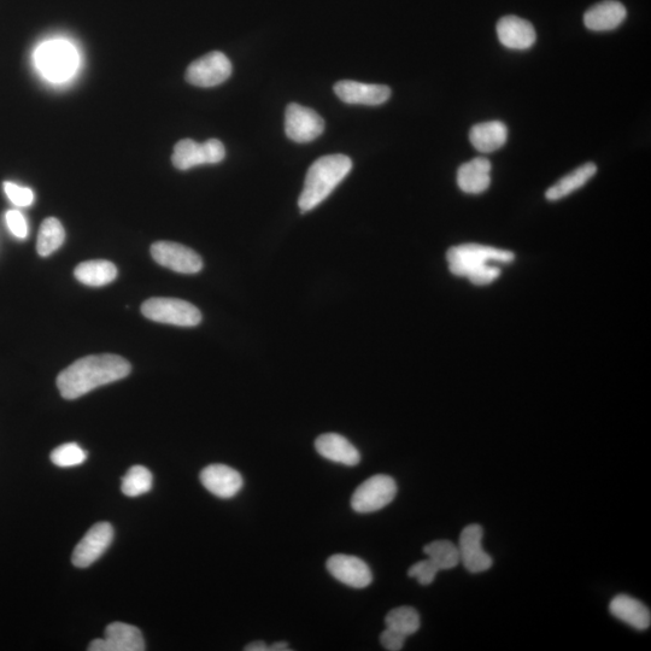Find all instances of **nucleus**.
<instances>
[{
	"mask_svg": "<svg viewBox=\"0 0 651 651\" xmlns=\"http://www.w3.org/2000/svg\"><path fill=\"white\" fill-rule=\"evenodd\" d=\"M131 363L121 356L104 354L82 357L64 369L57 387L66 400H76L89 392L128 377Z\"/></svg>",
	"mask_w": 651,
	"mask_h": 651,
	"instance_id": "f257e3e1",
	"label": "nucleus"
},
{
	"mask_svg": "<svg viewBox=\"0 0 651 651\" xmlns=\"http://www.w3.org/2000/svg\"><path fill=\"white\" fill-rule=\"evenodd\" d=\"M515 260L512 251L488 245L462 244L447 252L450 272L466 278L475 286H488L500 278V265H510Z\"/></svg>",
	"mask_w": 651,
	"mask_h": 651,
	"instance_id": "f03ea898",
	"label": "nucleus"
},
{
	"mask_svg": "<svg viewBox=\"0 0 651 651\" xmlns=\"http://www.w3.org/2000/svg\"><path fill=\"white\" fill-rule=\"evenodd\" d=\"M353 169V161L345 155L324 156L309 168L303 191L299 196V209L302 213L319 207L336 187L348 177Z\"/></svg>",
	"mask_w": 651,
	"mask_h": 651,
	"instance_id": "7ed1b4c3",
	"label": "nucleus"
},
{
	"mask_svg": "<svg viewBox=\"0 0 651 651\" xmlns=\"http://www.w3.org/2000/svg\"><path fill=\"white\" fill-rule=\"evenodd\" d=\"M34 61L46 79L63 82L74 75L79 66V55L68 41L51 40L39 46Z\"/></svg>",
	"mask_w": 651,
	"mask_h": 651,
	"instance_id": "20e7f679",
	"label": "nucleus"
},
{
	"mask_svg": "<svg viewBox=\"0 0 651 651\" xmlns=\"http://www.w3.org/2000/svg\"><path fill=\"white\" fill-rule=\"evenodd\" d=\"M142 313L152 321L179 327H195L202 322L197 307L177 298H150L143 304Z\"/></svg>",
	"mask_w": 651,
	"mask_h": 651,
	"instance_id": "39448f33",
	"label": "nucleus"
},
{
	"mask_svg": "<svg viewBox=\"0 0 651 651\" xmlns=\"http://www.w3.org/2000/svg\"><path fill=\"white\" fill-rule=\"evenodd\" d=\"M397 495V484L394 478L385 474H377L363 482L351 497V508L356 513L368 514L378 512L389 506Z\"/></svg>",
	"mask_w": 651,
	"mask_h": 651,
	"instance_id": "423d86ee",
	"label": "nucleus"
},
{
	"mask_svg": "<svg viewBox=\"0 0 651 651\" xmlns=\"http://www.w3.org/2000/svg\"><path fill=\"white\" fill-rule=\"evenodd\" d=\"M226 149L217 139H210L203 144L195 140L184 139L175 145L172 161L179 170H189L202 164H216L224 161Z\"/></svg>",
	"mask_w": 651,
	"mask_h": 651,
	"instance_id": "0eeeda50",
	"label": "nucleus"
},
{
	"mask_svg": "<svg viewBox=\"0 0 651 651\" xmlns=\"http://www.w3.org/2000/svg\"><path fill=\"white\" fill-rule=\"evenodd\" d=\"M232 63L222 52H210L192 62L186 70V80L197 87H214L230 78Z\"/></svg>",
	"mask_w": 651,
	"mask_h": 651,
	"instance_id": "6e6552de",
	"label": "nucleus"
},
{
	"mask_svg": "<svg viewBox=\"0 0 651 651\" xmlns=\"http://www.w3.org/2000/svg\"><path fill=\"white\" fill-rule=\"evenodd\" d=\"M325 131V121L313 109L291 103L285 113V133L293 142L310 143Z\"/></svg>",
	"mask_w": 651,
	"mask_h": 651,
	"instance_id": "1a4fd4ad",
	"label": "nucleus"
},
{
	"mask_svg": "<svg viewBox=\"0 0 651 651\" xmlns=\"http://www.w3.org/2000/svg\"><path fill=\"white\" fill-rule=\"evenodd\" d=\"M151 255L163 267L181 274H197L203 269L202 257L185 245L157 242L151 246Z\"/></svg>",
	"mask_w": 651,
	"mask_h": 651,
	"instance_id": "9d476101",
	"label": "nucleus"
},
{
	"mask_svg": "<svg viewBox=\"0 0 651 651\" xmlns=\"http://www.w3.org/2000/svg\"><path fill=\"white\" fill-rule=\"evenodd\" d=\"M484 530L477 524L469 525L460 535V562L468 572L477 574L490 570L494 565L492 557L483 549Z\"/></svg>",
	"mask_w": 651,
	"mask_h": 651,
	"instance_id": "9b49d317",
	"label": "nucleus"
},
{
	"mask_svg": "<svg viewBox=\"0 0 651 651\" xmlns=\"http://www.w3.org/2000/svg\"><path fill=\"white\" fill-rule=\"evenodd\" d=\"M326 567L334 579L353 589H365L373 582L371 568L356 556L333 555L327 560Z\"/></svg>",
	"mask_w": 651,
	"mask_h": 651,
	"instance_id": "f8f14e48",
	"label": "nucleus"
},
{
	"mask_svg": "<svg viewBox=\"0 0 651 651\" xmlns=\"http://www.w3.org/2000/svg\"><path fill=\"white\" fill-rule=\"evenodd\" d=\"M114 539V529L109 523H98L76 545L72 556L75 567L87 568L108 550Z\"/></svg>",
	"mask_w": 651,
	"mask_h": 651,
	"instance_id": "ddd939ff",
	"label": "nucleus"
},
{
	"mask_svg": "<svg viewBox=\"0 0 651 651\" xmlns=\"http://www.w3.org/2000/svg\"><path fill=\"white\" fill-rule=\"evenodd\" d=\"M87 650L144 651L145 641L138 627L125 623H114L105 630V637L92 641Z\"/></svg>",
	"mask_w": 651,
	"mask_h": 651,
	"instance_id": "4468645a",
	"label": "nucleus"
},
{
	"mask_svg": "<svg viewBox=\"0 0 651 651\" xmlns=\"http://www.w3.org/2000/svg\"><path fill=\"white\" fill-rule=\"evenodd\" d=\"M199 478L210 494L222 498V500H230L237 496L244 485L242 474L225 465L205 467Z\"/></svg>",
	"mask_w": 651,
	"mask_h": 651,
	"instance_id": "2eb2a0df",
	"label": "nucleus"
},
{
	"mask_svg": "<svg viewBox=\"0 0 651 651\" xmlns=\"http://www.w3.org/2000/svg\"><path fill=\"white\" fill-rule=\"evenodd\" d=\"M334 92L346 104L381 105L389 101L391 89L385 85L363 84L359 81L343 80L334 85Z\"/></svg>",
	"mask_w": 651,
	"mask_h": 651,
	"instance_id": "dca6fc26",
	"label": "nucleus"
},
{
	"mask_svg": "<svg viewBox=\"0 0 651 651\" xmlns=\"http://www.w3.org/2000/svg\"><path fill=\"white\" fill-rule=\"evenodd\" d=\"M497 35L503 46L512 50H527L536 43L535 28L518 16H504L497 23Z\"/></svg>",
	"mask_w": 651,
	"mask_h": 651,
	"instance_id": "f3484780",
	"label": "nucleus"
},
{
	"mask_svg": "<svg viewBox=\"0 0 651 651\" xmlns=\"http://www.w3.org/2000/svg\"><path fill=\"white\" fill-rule=\"evenodd\" d=\"M315 449L328 461L354 467L361 461L360 451L355 445L338 433H325L316 439Z\"/></svg>",
	"mask_w": 651,
	"mask_h": 651,
	"instance_id": "a211bd4d",
	"label": "nucleus"
},
{
	"mask_svg": "<svg viewBox=\"0 0 651 651\" xmlns=\"http://www.w3.org/2000/svg\"><path fill=\"white\" fill-rule=\"evenodd\" d=\"M491 184V163L486 158H474L457 170V185L468 195H480Z\"/></svg>",
	"mask_w": 651,
	"mask_h": 651,
	"instance_id": "6ab92c4d",
	"label": "nucleus"
},
{
	"mask_svg": "<svg viewBox=\"0 0 651 651\" xmlns=\"http://www.w3.org/2000/svg\"><path fill=\"white\" fill-rule=\"evenodd\" d=\"M626 9L615 0H606L586 11L584 23L586 28L594 32H608L618 28L626 19Z\"/></svg>",
	"mask_w": 651,
	"mask_h": 651,
	"instance_id": "aec40b11",
	"label": "nucleus"
},
{
	"mask_svg": "<svg viewBox=\"0 0 651 651\" xmlns=\"http://www.w3.org/2000/svg\"><path fill=\"white\" fill-rule=\"evenodd\" d=\"M609 611L615 618L624 621L638 631L648 630L651 624L649 608L631 596L619 595L609 604Z\"/></svg>",
	"mask_w": 651,
	"mask_h": 651,
	"instance_id": "412c9836",
	"label": "nucleus"
},
{
	"mask_svg": "<svg viewBox=\"0 0 651 651\" xmlns=\"http://www.w3.org/2000/svg\"><path fill=\"white\" fill-rule=\"evenodd\" d=\"M469 139L475 149L490 154L501 149L507 143L508 129L501 121L478 123L471 129Z\"/></svg>",
	"mask_w": 651,
	"mask_h": 651,
	"instance_id": "4be33fe9",
	"label": "nucleus"
},
{
	"mask_svg": "<svg viewBox=\"0 0 651 651\" xmlns=\"http://www.w3.org/2000/svg\"><path fill=\"white\" fill-rule=\"evenodd\" d=\"M596 173L597 166L595 163H585L583 166L574 169L573 172L565 175V177L557 181L556 184L549 187L548 191L545 192V197H547L550 202L560 201V199L570 196L573 192L582 189L584 185L588 184L589 181L595 177Z\"/></svg>",
	"mask_w": 651,
	"mask_h": 651,
	"instance_id": "5701e85b",
	"label": "nucleus"
},
{
	"mask_svg": "<svg viewBox=\"0 0 651 651\" xmlns=\"http://www.w3.org/2000/svg\"><path fill=\"white\" fill-rule=\"evenodd\" d=\"M74 275L84 285L101 287L113 283L117 268L105 260L87 261L75 268Z\"/></svg>",
	"mask_w": 651,
	"mask_h": 651,
	"instance_id": "b1692460",
	"label": "nucleus"
},
{
	"mask_svg": "<svg viewBox=\"0 0 651 651\" xmlns=\"http://www.w3.org/2000/svg\"><path fill=\"white\" fill-rule=\"evenodd\" d=\"M66 239V232L60 221L48 217L40 226L37 250L41 257H48L61 248Z\"/></svg>",
	"mask_w": 651,
	"mask_h": 651,
	"instance_id": "393cba45",
	"label": "nucleus"
},
{
	"mask_svg": "<svg viewBox=\"0 0 651 651\" xmlns=\"http://www.w3.org/2000/svg\"><path fill=\"white\" fill-rule=\"evenodd\" d=\"M424 553L439 571L453 570L460 563L459 547L450 541H434L427 544Z\"/></svg>",
	"mask_w": 651,
	"mask_h": 651,
	"instance_id": "a878e982",
	"label": "nucleus"
},
{
	"mask_svg": "<svg viewBox=\"0 0 651 651\" xmlns=\"http://www.w3.org/2000/svg\"><path fill=\"white\" fill-rule=\"evenodd\" d=\"M386 627L401 635L409 637L418 632L421 625L420 615L412 607L392 609L385 618Z\"/></svg>",
	"mask_w": 651,
	"mask_h": 651,
	"instance_id": "bb28decb",
	"label": "nucleus"
},
{
	"mask_svg": "<svg viewBox=\"0 0 651 651\" xmlns=\"http://www.w3.org/2000/svg\"><path fill=\"white\" fill-rule=\"evenodd\" d=\"M152 473L143 466H134L128 469L122 479V492L128 497H138L152 489Z\"/></svg>",
	"mask_w": 651,
	"mask_h": 651,
	"instance_id": "cd10ccee",
	"label": "nucleus"
},
{
	"mask_svg": "<svg viewBox=\"0 0 651 651\" xmlns=\"http://www.w3.org/2000/svg\"><path fill=\"white\" fill-rule=\"evenodd\" d=\"M86 459V451L76 443L63 444L51 453V461L58 467L80 466Z\"/></svg>",
	"mask_w": 651,
	"mask_h": 651,
	"instance_id": "c85d7f7f",
	"label": "nucleus"
},
{
	"mask_svg": "<svg viewBox=\"0 0 651 651\" xmlns=\"http://www.w3.org/2000/svg\"><path fill=\"white\" fill-rule=\"evenodd\" d=\"M438 572L439 568L434 565L430 559H427L416 562L415 565L410 567L408 576L410 578H415L418 580L420 585L427 586L431 585L434 582V579H436Z\"/></svg>",
	"mask_w": 651,
	"mask_h": 651,
	"instance_id": "c756f323",
	"label": "nucleus"
},
{
	"mask_svg": "<svg viewBox=\"0 0 651 651\" xmlns=\"http://www.w3.org/2000/svg\"><path fill=\"white\" fill-rule=\"evenodd\" d=\"M4 191L7 193L10 201L17 205V207H29L34 202V193L31 189H27V187H22L14 183H5Z\"/></svg>",
	"mask_w": 651,
	"mask_h": 651,
	"instance_id": "7c9ffc66",
	"label": "nucleus"
},
{
	"mask_svg": "<svg viewBox=\"0 0 651 651\" xmlns=\"http://www.w3.org/2000/svg\"><path fill=\"white\" fill-rule=\"evenodd\" d=\"M5 220H7L9 230L15 237L20 239H25L27 237V222L25 216H23L20 211L9 210L7 215H5Z\"/></svg>",
	"mask_w": 651,
	"mask_h": 651,
	"instance_id": "2f4dec72",
	"label": "nucleus"
},
{
	"mask_svg": "<svg viewBox=\"0 0 651 651\" xmlns=\"http://www.w3.org/2000/svg\"><path fill=\"white\" fill-rule=\"evenodd\" d=\"M406 639V636H403L401 633L389 629V627H386V630L380 635L381 645H383V647L389 651L402 650Z\"/></svg>",
	"mask_w": 651,
	"mask_h": 651,
	"instance_id": "473e14b6",
	"label": "nucleus"
},
{
	"mask_svg": "<svg viewBox=\"0 0 651 651\" xmlns=\"http://www.w3.org/2000/svg\"><path fill=\"white\" fill-rule=\"evenodd\" d=\"M245 651H269V645L265 642H252L244 648Z\"/></svg>",
	"mask_w": 651,
	"mask_h": 651,
	"instance_id": "72a5a7b5",
	"label": "nucleus"
},
{
	"mask_svg": "<svg viewBox=\"0 0 651 651\" xmlns=\"http://www.w3.org/2000/svg\"><path fill=\"white\" fill-rule=\"evenodd\" d=\"M289 644L286 642H277L272 645H269V651H289Z\"/></svg>",
	"mask_w": 651,
	"mask_h": 651,
	"instance_id": "f704fd0d",
	"label": "nucleus"
}]
</instances>
